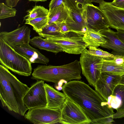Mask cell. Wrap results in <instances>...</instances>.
<instances>
[{
    "mask_svg": "<svg viewBox=\"0 0 124 124\" xmlns=\"http://www.w3.org/2000/svg\"><path fill=\"white\" fill-rule=\"evenodd\" d=\"M62 90L82 110L91 124H111L115 122L113 109L109 107L107 101L84 82L70 81L65 83Z\"/></svg>",
    "mask_w": 124,
    "mask_h": 124,
    "instance_id": "6da1fadb",
    "label": "cell"
},
{
    "mask_svg": "<svg viewBox=\"0 0 124 124\" xmlns=\"http://www.w3.org/2000/svg\"><path fill=\"white\" fill-rule=\"evenodd\" d=\"M29 88L1 64L0 65V99L3 107L24 116L28 110L23 97Z\"/></svg>",
    "mask_w": 124,
    "mask_h": 124,
    "instance_id": "7a4b0ae2",
    "label": "cell"
},
{
    "mask_svg": "<svg viewBox=\"0 0 124 124\" xmlns=\"http://www.w3.org/2000/svg\"><path fill=\"white\" fill-rule=\"evenodd\" d=\"M79 61L76 60L61 66L38 65L33 70L31 79L52 82L57 85L62 80L66 82L81 78Z\"/></svg>",
    "mask_w": 124,
    "mask_h": 124,
    "instance_id": "3957f363",
    "label": "cell"
},
{
    "mask_svg": "<svg viewBox=\"0 0 124 124\" xmlns=\"http://www.w3.org/2000/svg\"><path fill=\"white\" fill-rule=\"evenodd\" d=\"M0 63L19 75L28 76L32 72L31 63L0 38Z\"/></svg>",
    "mask_w": 124,
    "mask_h": 124,
    "instance_id": "277c9868",
    "label": "cell"
},
{
    "mask_svg": "<svg viewBox=\"0 0 124 124\" xmlns=\"http://www.w3.org/2000/svg\"><path fill=\"white\" fill-rule=\"evenodd\" d=\"M103 59L90 54L86 48L81 53L79 62L82 74L89 84L94 88L101 73Z\"/></svg>",
    "mask_w": 124,
    "mask_h": 124,
    "instance_id": "5b68a950",
    "label": "cell"
},
{
    "mask_svg": "<svg viewBox=\"0 0 124 124\" xmlns=\"http://www.w3.org/2000/svg\"><path fill=\"white\" fill-rule=\"evenodd\" d=\"M83 37V35L80 34L70 31L65 34H61L45 39L58 45L62 48V52L69 54H79L87 47Z\"/></svg>",
    "mask_w": 124,
    "mask_h": 124,
    "instance_id": "8992f818",
    "label": "cell"
},
{
    "mask_svg": "<svg viewBox=\"0 0 124 124\" xmlns=\"http://www.w3.org/2000/svg\"><path fill=\"white\" fill-rule=\"evenodd\" d=\"M61 109L46 107L30 109L24 116L25 118L34 124L60 123Z\"/></svg>",
    "mask_w": 124,
    "mask_h": 124,
    "instance_id": "52a82bcc",
    "label": "cell"
},
{
    "mask_svg": "<svg viewBox=\"0 0 124 124\" xmlns=\"http://www.w3.org/2000/svg\"><path fill=\"white\" fill-rule=\"evenodd\" d=\"M82 15L88 29L100 31L109 27L108 21L99 7L92 3L86 5Z\"/></svg>",
    "mask_w": 124,
    "mask_h": 124,
    "instance_id": "ba28073f",
    "label": "cell"
},
{
    "mask_svg": "<svg viewBox=\"0 0 124 124\" xmlns=\"http://www.w3.org/2000/svg\"><path fill=\"white\" fill-rule=\"evenodd\" d=\"M91 122L81 108L67 97L61 108L60 123L63 124H91Z\"/></svg>",
    "mask_w": 124,
    "mask_h": 124,
    "instance_id": "9c48e42d",
    "label": "cell"
},
{
    "mask_svg": "<svg viewBox=\"0 0 124 124\" xmlns=\"http://www.w3.org/2000/svg\"><path fill=\"white\" fill-rule=\"evenodd\" d=\"M44 81L37 80L33 84L25 95L24 103L28 110L46 107L47 102Z\"/></svg>",
    "mask_w": 124,
    "mask_h": 124,
    "instance_id": "30bf717a",
    "label": "cell"
},
{
    "mask_svg": "<svg viewBox=\"0 0 124 124\" xmlns=\"http://www.w3.org/2000/svg\"><path fill=\"white\" fill-rule=\"evenodd\" d=\"M99 7L107 19L109 27L124 31V9L104 1L99 3Z\"/></svg>",
    "mask_w": 124,
    "mask_h": 124,
    "instance_id": "8fae6325",
    "label": "cell"
},
{
    "mask_svg": "<svg viewBox=\"0 0 124 124\" xmlns=\"http://www.w3.org/2000/svg\"><path fill=\"white\" fill-rule=\"evenodd\" d=\"M121 76L109 73H101L96 83L94 88L107 101L108 97L113 93L115 87L119 84Z\"/></svg>",
    "mask_w": 124,
    "mask_h": 124,
    "instance_id": "7c38bea8",
    "label": "cell"
},
{
    "mask_svg": "<svg viewBox=\"0 0 124 124\" xmlns=\"http://www.w3.org/2000/svg\"><path fill=\"white\" fill-rule=\"evenodd\" d=\"M31 30L25 25L11 32H1L0 38L8 45L14 48L16 46L29 43Z\"/></svg>",
    "mask_w": 124,
    "mask_h": 124,
    "instance_id": "4fadbf2b",
    "label": "cell"
},
{
    "mask_svg": "<svg viewBox=\"0 0 124 124\" xmlns=\"http://www.w3.org/2000/svg\"><path fill=\"white\" fill-rule=\"evenodd\" d=\"M99 32L107 40L106 43L100 46L112 50L111 53L114 55L124 56V43L119 39L116 32L109 28Z\"/></svg>",
    "mask_w": 124,
    "mask_h": 124,
    "instance_id": "5bb4252c",
    "label": "cell"
},
{
    "mask_svg": "<svg viewBox=\"0 0 124 124\" xmlns=\"http://www.w3.org/2000/svg\"><path fill=\"white\" fill-rule=\"evenodd\" d=\"M27 43L17 45L14 48L18 53L28 59L31 63H48L49 59L37 49Z\"/></svg>",
    "mask_w": 124,
    "mask_h": 124,
    "instance_id": "9a60e30c",
    "label": "cell"
},
{
    "mask_svg": "<svg viewBox=\"0 0 124 124\" xmlns=\"http://www.w3.org/2000/svg\"><path fill=\"white\" fill-rule=\"evenodd\" d=\"M45 87L47 102L46 107L50 108L61 109L67 97L66 95L46 83H45Z\"/></svg>",
    "mask_w": 124,
    "mask_h": 124,
    "instance_id": "2e32d148",
    "label": "cell"
},
{
    "mask_svg": "<svg viewBox=\"0 0 124 124\" xmlns=\"http://www.w3.org/2000/svg\"><path fill=\"white\" fill-rule=\"evenodd\" d=\"M107 103L110 108L117 111H124V85L119 84L115 87L108 98Z\"/></svg>",
    "mask_w": 124,
    "mask_h": 124,
    "instance_id": "e0dca14e",
    "label": "cell"
},
{
    "mask_svg": "<svg viewBox=\"0 0 124 124\" xmlns=\"http://www.w3.org/2000/svg\"><path fill=\"white\" fill-rule=\"evenodd\" d=\"M29 43L35 47L51 52L56 54L62 51V48L58 45L39 36H34L30 39Z\"/></svg>",
    "mask_w": 124,
    "mask_h": 124,
    "instance_id": "ac0fdd59",
    "label": "cell"
},
{
    "mask_svg": "<svg viewBox=\"0 0 124 124\" xmlns=\"http://www.w3.org/2000/svg\"><path fill=\"white\" fill-rule=\"evenodd\" d=\"M68 10L65 5L49 10L48 20L46 26L55 23L57 25L65 22L68 16Z\"/></svg>",
    "mask_w": 124,
    "mask_h": 124,
    "instance_id": "d6986e66",
    "label": "cell"
},
{
    "mask_svg": "<svg viewBox=\"0 0 124 124\" xmlns=\"http://www.w3.org/2000/svg\"><path fill=\"white\" fill-rule=\"evenodd\" d=\"M99 32L88 29L83 35V40L87 47L91 46L98 47L101 45L106 43L107 40Z\"/></svg>",
    "mask_w": 124,
    "mask_h": 124,
    "instance_id": "ffe728a7",
    "label": "cell"
},
{
    "mask_svg": "<svg viewBox=\"0 0 124 124\" xmlns=\"http://www.w3.org/2000/svg\"><path fill=\"white\" fill-rule=\"evenodd\" d=\"M101 71V73L107 72L114 75H124V63L114 64L107 61L103 58Z\"/></svg>",
    "mask_w": 124,
    "mask_h": 124,
    "instance_id": "44dd1931",
    "label": "cell"
},
{
    "mask_svg": "<svg viewBox=\"0 0 124 124\" xmlns=\"http://www.w3.org/2000/svg\"><path fill=\"white\" fill-rule=\"evenodd\" d=\"M48 16L34 19L25 20V24H29L38 33L41 32L46 26L48 22Z\"/></svg>",
    "mask_w": 124,
    "mask_h": 124,
    "instance_id": "7402d4cb",
    "label": "cell"
},
{
    "mask_svg": "<svg viewBox=\"0 0 124 124\" xmlns=\"http://www.w3.org/2000/svg\"><path fill=\"white\" fill-rule=\"evenodd\" d=\"M49 10L43 6H36L27 11V14L24 17V20L31 19L48 15Z\"/></svg>",
    "mask_w": 124,
    "mask_h": 124,
    "instance_id": "603a6c76",
    "label": "cell"
},
{
    "mask_svg": "<svg viewBox=\"0 0 124 124\" xmlns=\"http://www.w3.org/2000/svg\"><path fill=\"white\" fill-rule=\"evenodd\" d=\"M38 34L39 36L45 38L52 37L61 34L59 26L55 23L46 26L41 32Z\"/></svg>",
    "mask_w": 124,
    "mask_h": 124,
    "instance_id": "cb8c5ba5",
    "label": "cell"
},
{
    "mask_svg": "<svg viewBox=\"0 0 124 124\" xmlns=\"http://www.w3.org/2000/svg\"><path fill=\"white\" fill-rule=\"evenodd\" d=\"M17 11L5 5L3 3L0 4V19L13 17L16 16Z\"/></svg>",
    "mask_w": 124,
    "mask_h": 124,
    "instance_id": "d4e9b609",
    "label": "cell"
},
{
    "mask_svg": "<svg viewBox=\"0 0 124 124\" xmlns=\"http://www.w3.org/2000/svg\"><path fill=\"white\" fill-rule=\"evenodd\" d=\"M88 47L89 53L93 55L104 58H109L113 56L112 54L98 47L91 46H89Z\"/></svg>",
    "mask_w": 124,
    "mask_h": 124,
    "instance_id": "484cf974",
    "label": "cell"
},
{
    "mask_svg": "<svg viewBox=\"0 0 124 124\" xmlns=\"http://www.w3.org/2000/svg\"><path fill=\"white\" fill-rule=\"evenodd\" d=\"M68 9L71 11L82 14L84 9L78 3L76 0H63Z\"/></svg>",
    "mask_w": 124,
    "mask_h": 124,
    "instance_id": "4316f807",
    "label": "cell"
},
{
    "mask_svg": "<svg viewBox=\"0 0 124 124\" xmlns=\"http://www.w3.org/2000/svg\"><path fill=\"white\" fill-rule=\"evenodd\" d=\"M107 61L116 64H122L124 63V56L114 55L109 58H104Z\"/></svg>",
    "mask_w": 124,
    "mask_h": 124,
    "instance_id": "83f0119b",
    "label": "cell"
},
{
    "mask_svg": "<svg viewBox=\"0 0 124 124\" xmlns=\"http://www.w3.org/2000/svg\"><path fill=\"white\" fill-rule=\"evenodd\" d=\"M65 5L63 0H51L49 4V10Z\"/></svg>",
    "mask_w": 124,
    "mask_h": 124,
    "instance_id": "f1b7e54d",
    "label": "cell"
},
{
    "mask_svg": "<svg viewBox=\"0 0 124 124\" xmlns=\"http://www.w3.org/2000/svg\"><path fill=\"white\" fill-rule=\"evenodd\" d=\"M58 25L59 27L60 32L61 34H65L69 32L72 31L65 22H62Z\"/></svg>",
    "mask_w": 124,
    "mask_h": 124,
    "instance_id": "f546056e",
    "label": "cell"
},
{
    "mask_svg": "<svg viewBox=\"0 0 124 124\" xmlns=\"http://www.w3.org/2000/svg\"><path fill=\"white\" fill-rule=\"evenodd\" d=\"M110 3L114 6L124 9V0H113Z\"/></svg>",
    "mask_w": 124,
    "mask_h": 124,
    "instance_id": "4dcf8cb0",
    "label": "cell"
},
{
    "mask_svg": "<svg viewBox=\"0 0 124 124\" xmlns=\"http://www.w3.org/2000/svg\"><path fill=\"white\" fill-rule=\"evenodd\" d=\"M20 0H6V3L7 6L11 8L16 7Z\"/></svg>",
    "mask_w": 124,
    "mask_h": 124,
    "instance_id": "1f68e13d",
    "label": "cell"
},
{
    "mask_svg": "<svg viewBox=\"0 0 124 124\" xmlns=\"http://www.w3.org/2000/svg\"><path fill=\"white\" fill-rule=\"evenodd\" d=\"M78 4L84 9L85 6L89 4L92 3L91 0H76Z\"/></svg>",
    "mask_w": 124,
    "mask_h": 124,
    "instance_id": "d6a6232c",
    "label": "cell"
},
{
    "mask_svg": "<svg viewBox=\"0 0 124 124\" xmlns=\"http://www.w3.org/2000/svg\"><path fill=\"white\" fill-rule=\"evenodd\" d=\"M113 118H121L124 117V111H117L113 115Z\"/></svg>",
    "mask_w": 124,
    "mask_h": 124,
    "instance_id": "836d02e7",
    "label": "cell"
},
{
    "mask_svg": "<svg viewBox=\"0 0 124 124\" xmlns=\"http://www.w3.org/2000/svg\"><path fill=\"white\" fill-rule=\"evenodd\" d=\"M116 32L119 39L124 43V31L118 29Z\"/></svg>",
    "mask_w": 124,
    "mask_h": 124,
    "instance_id": "e575fe53",
    "label": "cell"
},
{
    "mask_svg": "<svg viewBox=\"0 0 124 124\" xmlns=\"http://www.w3.org/2000/svg\"><path fill=\"white\" fill-rule=\"evenodd\" d=\"M119 84L124 85V75L121 76V79Z\"/></svg>",
    "mask_w": 124,
    "mask_h": 124,
    "instance_id": "d590c367",
    "label": "cell"
},
{
    "mask_svg": "<svg viewBox=\"0 0 124 124\" xmlns=\"http://www.w3.org/2000/svg\"><path fill=\"white\" fill-rule=\"evenodd\" d=\"M104 0H91L92 2H96L99 4L102 2Z\"/></svg>",
    "mask_w": 124,
    "mask_h": 124,
    "instance_id": "8d00e7d4",
    "label": "cell"
},
{
    "mask_svg": "<svg viewBox=\"0 0 124 124\" xmlns=\"http://www.w3.org/2000/svg\"><path fill=\"white\" fill-rule=\"evenodd\" d=\"M29 1H33L35 2H38L39 1L44 2L47 0H28Z\"/></svg>",
    "mask_w": 124,
    "mask_h": 124,
    "instance_id": "74e56055",
    "label": "cell"
}]
</instances>
